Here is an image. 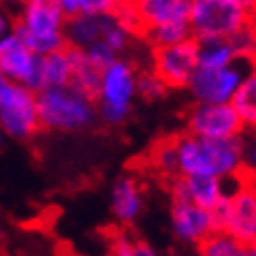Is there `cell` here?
Instances as JSON below:
<instances>
[{"instance_id":"obj_1","label":"cell","mask_w":256,"mask_h":256,"mask_svg":"<svg viewBox=\"0 0 256 256\" xmlns=\"http://www.w3.org/2000/svg\"><path fill=\"white\" fill-rule=\"evenodd\" d=\"M179 175H212L227 179L242 171V134L232 138L177 136Z\"/></svg>"},{"instance_id":"obj_2","label":"cell","mask_w":256,"mask_h":256,"mask_svg":"<svg viewBox=\"0 0 256 256\" xmlns=\"http://www.w3.org/2000/svg\"><path fill=\"white\" fill-rule=\"evenodd\" d=\"M65 25L67 17L56 0H25L12 21V34L36 54L44 56L67 46Z\"/></svg>"},{"instance_id":"obj_3","label":"cell","mask_w":256,"mask_h":256,"mask_svg":"<svg viewBox=\"0 0 256 256\" xmlns=\"http://www.w3.org/2000/svg\"><path fill=\"white\" fill-rule=\"evenodd\" d=\"M36 102L42 132H82L98 119L96 102L71 86L44 88Z\"/></svg>"},{"instance_id":"obj_4","label":"cell","mask_w":256,"mask_h":256,"mask_svg":"<svg viewBox=\"0 0 256 256\" xmlns=\"http://www.w3.org/2000/svg\"><path fill=\"white\" fill-rule=\"evenodd\" d=\"M138 71L136 62L117 56L102 69L100 90L96 96L98 119L106 125H121L132 112L134 98L138 96Z\"/></svg>"},{"instance_id":"obj_5","label":"cell","mask_w":256,"mask_h":256,"mask_svg":"<svg viewBox=\"0 0 256 256\" xmlns=\"http://www.w3.org/2000/svg\"><path fill=\"white\" fill-rule=\"evenodd\" d=\"M0 127L4 136L21 142H28L42 132L36 92L8 80L2 71H0Z\"/></svg>"},{"instance_id":"obj_6","label":"cell","mask_w":256,"mask_h":256,"mask_svg":"<svg viewBox=\"0 0 256 256\" xmlns=\"http://www.w3.org/2000/svg\"><path fill=\"white\" fill-rule=\"evenodd\" d=\"M250 12L234 0H192L190 28L200 40H227L242 25L252 21Z\"/></svg>"},{"instance_id":"obj_7","label":"cell","mask_w":256,"mask_h":256,"mask_svg":"<svg viewBox=\"0 0 256 256\" xmlns=\"http://www.w3.org/2000/svg\"><path fill=\"white\" fill-rule=\"evenodd\" d=\"M0 71L8 80L34 90L36 94L46 88L42 54L30 50L12 32L0 40Z\"/></svg>"},{"instance_id":"obj_8","label":"cell","mask_w":256,"mask_h":256,"mask_svg":"<svg viewBox=\"0 0 256 256\" xmlns=\"http://www.w3.org/2000/svg\"><path fill=\"white\" fill-rule=\"evenodd\" d=\"M152 71L167 84L169 90L188 88L198 69V40L190 38L179 44L152 48Z\"/></svg>"},{"instance_id":"obj_9","label":"cell","mask_w":256,"mask_h":256,"mask_svg":"<svg viewBox=\"0 0 256 256\" xmlns=\"http://www.w3.org/2000/svg\"><path fill=\"white\" fill-rule=\"evenodd\" d=\"M244 65L252 67V62L236 60L234 65H227L221 69L198 67L188 84L192 98L196 102H210V104L232 102L238 86L242 84V80H244V75L248 71V69H244Z\"/></svg>"},{"instance_id":"obj_10","label":"cell","mask_w":256,"mask_h":256,"mask_svg":"<svg viewBox=\"0 0 256 256\" xmlns=\"http://www.w3.org/2000/svg\"><path fill=\"white\" fill-rule=\"evenodd\" d=\"M186 127L188 134L200 138H232L246 130L232 102H194L186 112Z\"/></svg>"},{"instance_id":"obj_11","label":"cell","mask_w":256,"mask_h":256,"mask_svg":"<svg viewBox=\"0 0 256 256\" xmlns=\"http://www.w3.org/2000/svg\"><path fill=\"white\" fill-rule=\"evenodd\" d=\"M238 179V190L229 194V221L225 232L246 248L256 242V177L240 171Z\"/></svg>"},{"instance_id":"obj_12","label":"cell","mask_w":256,"mask_h":256,"mask_svg":"<svg viewBox=\"0 0 256 256\" xmlns=\"http://www.w3.org/2000/svg\"><path fill=\"white\" fill-rule=\"evenodd\" d=\"M171 223L175 238L194 248L214 232L212 212L184 198H171Z\"/></svg>"},{"instance_id":"obj_13","label":"cell","mask_w":256,"mask_h":256,"mask_svg":"<svg viewBox=\"0 0 256 256\" xmlns=\"http://www.w3.org/2000/svg\"><path fill=\"white\" fill-rule=\"evenodd\" d=\"M169 190L171 198H184L208 210H212L227 196L223 179L212 175H179L169 182Z\"/></svg>"},{"instance_id":"obj_14","label":"cell","mask_w":256,"mask_h":256,"mask_svg":"<svg viewBox=\"0 0 256 256\" xmlns=\"http://www.w3.org/2000/svg\"><path fill=\"white\" fill-rule=\"evenodd\" d=\"M110 210L121 227H130L140 219L144 210V194L136 177L123 175L114 182L110 192Z\"/></svg>"},{"instance_id":"obj_15","label":"cell","mask_w":256,"mask_h":256,"mask_svg":"<svg viewBox=\"0 0 256 256\" xmlns=\"http://www.w3.org/2000/svg\"><path fill=\"white\" fill-rule=\"evenodd\" d=\"M134 4L144 28L175 21H190L192 0H136Z\"/></svg>"},{"instance_id":"obj_16","label":"cell","mask_w":256,"mask_h":256,"mask_svg":"<svg viewBox=\"0 0 256 256\" xmlns=\"http://www.w3.org/2000/svg\"><path fill=\"white\" fill-rule=\"evenodd\" d=\"M108 21H110V12H106V15H84V12H80V15L67 19L65 25L67 44L86 50L88 46L102 42Z\"/></svg>"},{"instance_id":"obj_17","label":"cell","mask_w":256,"mask_h":256,"mask_svg":"<svg viewBox=\"0 0 256 256\" xmlns=\"http://www.w3.org/2000/svg\"><path fill=\"white\" fill-rule=\"evenodd\" d=\"M100 80H102V69H98L92 60L86 56L82 48L73 46V75L69 86L78 90L80 94L92 98L96 102L98 90H100Z\"/></svg>"},{"instance_id":"obj_18","label":"cell","mask_w":256,"mask_h":256,"mask_svg":"<svg viewBox=\"0 0 256 256\" xmlns=\"http://www.w3.org/2000/svg\"><path fill=\"white\" fill-rule=\"evenodd\" d=\"M232 106L238 110L246 130H256V62L246 71L232 98Z\"/></svg>"},{"instance_id":"obj_19","label":"cell","mask_w":256,"mask_h":256,"mask_svg":"<svg viewBox=\"0 0 256 256\" xmlns=\"http://www.w3.org/2000/svg\"><path fill=\"white\" fill-rule=\"evenodd\" d=\"M44 58V84L46 88L69 86L73 75V46H62L42 56Z\"/></svg>"},{"instance_id":"obj_20","label":"cell","mask_w":256,"mask_h":256,"mask_svg":"<svg viewBox=\"0 0 256 256\" xmlns=\"http://www.w3.org/2000/svg\"><path fill=\"white\" fill-rule=\"evenodd\" d=\"M190 38H194L190 21H175V23H162V25L144 28L140 40L146 42L150 48H160V46L179 44L184 40H190Z\"/></svg>"},{"instance_id":"obj_21","label":"cell","mask_w":256,"mask_h":256,"mask_svg":"<svg viewBox=\"0 0 256 256\" xmlns=\"http://www.w3.org/2000/svg\"><path fill=\"white\" fill-rule=\"evenodd\" d=\"M240 60L229 40H200L198 42V67L221 69Z\"/></svg>"},{"instance_id":"obj_22","label":"cell","mask_w":256,"mask_h":256,"mask_svg":"<svg viewBox=\"0 0 256 256\" xmlns=\"http://www.w3.org/2000/svg\"><path fill=\"white\" fill-rule=\"evenodd\" d=\"M152 169H154L164 182L179 177V158H177V136L164 138L150 152Z\"/></svg>"},{"instance_id":"obj_23","label":"cell","mask_w":256,"mask_h":256,"mask_svg":"<svg viewBox=\"0 0 256 256\" xmlns=\"http://www.w3.org/2000/svg\"><path fill=\"white\" fill-rule=\"evenodd\" d=\"M196 250L204 256H244L246 248L227 232H212L208 238H204Z\"/></svg>"},{"instance_id":"obj_24","label":"cell","mask_w":256,"mask_h":256,"mask_svg":"<svg viewBox=\"0 0 256 256\" xmlns=\"http://www.w3.org/2000/svg\"><path fill=\"white\" fill-rule=\"evenodd\" d=\"M229 44L234 46V52L240 60L246 62H256V19L242 25L238 32H234L227 38Z\"/></svg>"},{"instance_id":"obj_25","label":"cell","mask_w":256,"mask_h":256,"mask_svg":"<svg viewBox=\"0 0 256 256\" xmlns=\"http://www.w3.org/2000/svg\"><path fill=\"white\" fill-rule=\"evenodd\" d=\"M169 94V88L152 69H140L138 71V96H142L146 102L162 100Z\"/></svg>"},{"instance_id":"obj_26","label":"cell","mask_w":256,"mask_h":256,"mask_svg":"<svg viewBox=\"0 0 256 256\" xmlns=\"http://www.w3.org/2000/svg\"><path fill=\"white\" fill-rule=\"evenodd\" d=\"M242 171L256 177V130L242 132Z\"/></svg>"},{"instance_id":"obj_27","label":"cell","mask_w":256,"mask_h":256,"mask_svg":"<svg viewBox=\"0 0 256 256\" xmlns=\"http://www.w3.org/2000/svg\"><path fill=\"white\" fill-rule=\"evenodd\" d=\"M136 244L138 240L132 238L125 229H117L108 238V250L110 254H117V256H136Z\"/></svg>"},{"instance_id":"obj_28","label":"cell","mask_w":256,"mask_h":256,"mask_svg":"<svg viewBox=\"0 0 256 256\" xmlns=\"http://www.w3.org/2000/svg\"><path fill=\"white\" fill-rule=\"evenodd\" d=\"M84 52H86V56L92 60L98 69H104L106 65H110V62L117 58V54H114L104 42H96V44H92V46H88Z\"/></svg>"},{"instance_id":"obj_29","label":"cell","mask_w":256,"mask_h":256,"mask_svg":"<svg viewBox=\"0 0 256 256\" xmlns=\"http://www.w3.org/2000/svg\"><path fill=\"white\" fill-rule=\"evenodd\" d=\"M117 4V0H80V12H84V15H106V12H112Z\"/></svg>"},{"instance_id":"obj_30","label":"cell","mask_w":256,"mask_h":256,"mask_svg":"<svg viewBox=\"0 0 256 256\" xmlns=\"http://www.w3.org/2000/svg\"><path fill=\"white\" fill-rule=\"evenodd\" d=\"M60 10L65 12V17L71 19L75 15H80V0H56Z\"/></svg>"},{"instance_id":"obj_31","label":"cell","mask_w":256,"mask_h":256,"mask_svg":"<svg viewBox=\"0 0 256 256\" xmlns=\"http://www.w3.org/2000/svg\"><path fill=\"white\" fill-rule=\"evenodd\" d=\"M10 32H12V21H10V17H8L4 4L0 2V38H4V36L10 34Z\"/></svg>"},{"instance_id":"obj_32","label":"cell","mask_w":256,"mask_h":256,"mask_svg":"<svg viewBox=\"0 0 256 256\" xmlns=\"http://www.w3.org/2000/svg\"><path fill=\"white\" fill-rule=\"evenodd\" d=\"M234 2H238L240 6H244L252 17H256V0H234Z\"/></svg>"},{"instance_id":"obj_33","label":"cell","mask_w":256,"mask_h":256,"mask_svg":"<svg viewBox=\"0 0 256 256\" xmlns=\"http://www.w3.org/2000/svg\"><path fill=\"white\" fill-rule=\"evenodd\" d=\"M0 2H2L4 6H12L15 8V15H17V10L21 8V4L25 2V0H0Z\"/></svg>"},{"instance_id":"obj_34","label":"cell","mask_w":256,"mask_h":256,"mask_svg":"<svg viewBox=\"0 0 256 256\" xmlns=\"http://www.w3.org/2000/svg\"><path fill=\"white\" fill-rule=\"evenodd\" d=\"M244 256H256V242L250 244V246H246V254Z\"/></svg>"},{"instance_id":"obj_35","label":"cell","mask_w":256,"mask_h":256,"mask_svg":"<svg viewBox=\"0 0 256 256\" xmlns=\"http://www.w3.org/2000/svg\"><path fill=\"white\" fill-rule=\"evenodd\" d=\"M4 142V132H2V127H0V144Z\"/></svg>"},{"instance_id":"obj_36","label":"cell","mask_w":256,"mask_h":256,"mask_svg":"<svg viewBox=\"0 0 256 256\" xmlns=\"http://www.w3.org/2000/svg\"><path fill=\"white\" fill-rule=\"evenodd\" d=\"M117 2H136V0H117Z\"/></svg>"},{"instance_id":"obj_37","label":"cell","mask_w":256,"mask_h":256,"mask_svg":"<svg viewBox=\"0 0 256 256\" xmlns=\"http://www.w3.org/2000/svg\"><path fill=\"white\" fill-rule=\"evenodd\" d=\"M0 240H2V227H0Z\"/></svg>"},{"instance_id":"obj_38","label":"cell","mask_w":256,"mask_h":256,"mask_svg":"<svg viewBox=\"0 0 256 256\" xmlns=\"http://www.w3.org/2000/svg\"><path fill=\"white\" fill-rule=\"evenodd\" d=\"M0 40H2V38H0Z\"/></svg>"}]
</instances>
